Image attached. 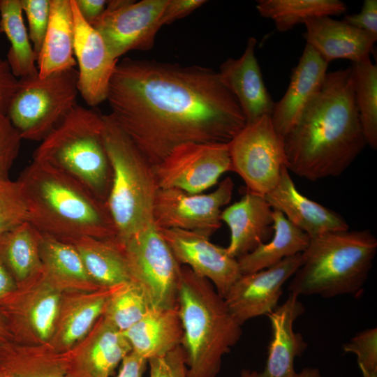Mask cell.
<instances>
[{
  "instance_id": "1",
  "label": "cell",
  "mask_w": 377,
  "mask_h": 377,
  "mask_svg": "<svg viewBox=\"0 0 377 377\" xmlns=\"http://www.w3.org/2000/svg\"><path fill=\"white\" fill-rule=\"evenodd\" d=\"M106 101L152 166L184 143H228L246 124L219 73L198 65L125 58L117 64Z\"/></svg>"
},
{
  "instance_id": "2",
  "label": "cell",
  "mask_w": 377,
  "mask_h": 377,
  "mask_svg": "<svg viewBox=\"0 0 377 377\" xmlns=\"http://www.w3.org/2000/svg\"><path fill=\"white\" fill-rule=\"evenodd\" d=\"M351 67L327 73L294 126L283 138L287 167L310 181L343 173L367 145Z\"/></svg>"
},
{
  "instance_id": "3",
  "label": "cell",
  "mask_w": 377,
  "mask_h": 377,
  "mask_svg": "<svg viewBox=\"0 0 377 377\" xmlns=\"http://www.w3.org/2000/svg\"><path fill=\"white\" fill-rule=\"evenodd\" d=\"M17 180L28 221L41 234L64 242L82 237L116 238L107 204L72 177L33 160Z\"/></svg>"
},
{
  "instance_id": "4",
  "label": "cell",
  "mask_w": 377,
  "mask_h": 377,
  "mask_svg": "<svg viewBox=\"0 0 377 377\" xmlns=\"http://www.w3.org/2000/svg\"><path fill=\"white\" fill-rule=\"evenodd\" d=\"M177 309L188 377H216L222 357L240 339L242 328L207 279L182 266Z\"/></svg>"
},
{
  "instance_id": "5",
  "label": "cell",
  "mask_w": 377,
  "mask_h": 377,
  "mask_svg": "<svg viewBox=\"0 0 377 377\" xmlns=\"http://www.w3.org/2000/svg\"><path fill=\"white\" fill-rule=\"evenodd\" d=\"M376 251L377 239L369 230L312 237L288 290L297 296L324 298L357 295L368 279Z\"/></svg>"
},
{
  "instance_id": "6",
  "label": "cell",
  "mask_w": 377,
  "mask_h": 377,
  "mask_svg": "<svg viewBox=\"0 0 377 377\" xmlns=\"http://www.w3.org/2000/svg\"><path fill=\"white\" fill-rule=\"evenodd\" d=\"M33 160L72 177L106 203L112 171L103 139V114L77 103L42 140Z\"/></svg>"
},
{
  "instance_id": "7",
  "label": "cell",
  "mask_w": 377,
  "mask_h": 377,
  "mask_svg": "<svg viewBox=\"0 0 377 377\" xmlns=\"http://www.w3.org/2000/svg\"><path fill=\"white\" fill-rule=\"evenodd\" d=\"M103 139L112 171L106 202L119 242L154 223L158 185L153 166L112 114H103Z\"/></svg>"
},
{
  "instance_id": "8",
  "label": "cell",
  "mask_w": 377,
  "mask_h": 377,
  "mask_svg": "<svg viewBox=\"0 0 377 377\" xmlns=\"http://www.w3.org/2000/svg\"><path fill=\"white\" fill-rule=\"evenodd\" d=\"M75 68L19 79L7 113L22 140L42 141L77 104Z\"/></svg>"
},
{
  "instance_id": "9",
  "label": "cell",
  "mask_w": 377,
  "mask_h": 377,
  "mask_svg": "<svg viewBox=\"0 0 377 377\" xmlns=\"http://www.w3.org/2000/svg\"><path fill=\"white\" fill-rule=\"evenodd\" d=\"M119 244L126 256L131 281L144 289L152 308H177L182 265L155 225Z\"/></svg>"
},
{
  "instance_id": "10",
  "label": "cell",
  "mask_w": 377,
  "mask_h": 377,
  "mask_svg": "<svg viewBox=\"0 0 377 377\" xmlns=\"http://www.w3.org/2000/svg\"><path fill=\"white\" fill-rule=\"evenodd\" d=\"M228 146L231 171L242 179L248 193L264 197L277 185L287 159L271 116L246 123Z\"/></svg>"
},
{
  "instance_id": "11",
  "label": "cell",
  "mask_w": 377,
  "mask_h": 377,
  "mask_svg": "<svg viewBox=\"0 0 377 377\" xmlns=\"http://www.w3.org/2000/svg\"><path fill=\"white\" fill-rule=\"evenodd\" d=\"M61 292L43 271L23 282L0 300V313L13 341L23 345L48 343L54 327Z\"/></svg>"
},
{
  "instance_id": "12",
  "label": "cell",
  "mask_w": 377,
  "mask_h": 377,
  "mask_svg": "<svg viewBox=\"0 0 377 377\" xmlns=\"http://www.w3.org/2000/svg\"><path fill=\"white\" fill-rule=\"evenodd\" d=\"M153 169L159 188L201 193L231 171L228 143L179 145Z\"/></svg>"
},
{
  "instance_id": "13",
  "label": "cell",
  "mask_w": 377,
  "mask_h": 377,
  "mask_svg": "<svg viewBox=\"0 0 377 377\" xmlns=\"http://www.w3.org/2000/svg\"><path fill=\"white\" fill-rule=\"evenodd\" d=\"M168 0L108 1L91 26L115 59L131 50H149L161 27L160 18Z\"/></svg>"
},
{
  "instance_id": "14",
  "label": "cell",
  "mask_w": 377,
  "mask_h": 377,
  "mask_svg": "<svg viewBox=\"0 0 377 377\" xmlns=\"http://www.w3.org/2000/svg\"><path fill=\"white\" fill-rule=\"evenodd\" d=\"M233 190L230 177L207 194L159 188L154 206V224L158 229L178 228L210 237L221 226V209L230 202Z\"/></svg>"
},
{
  "instance_id": "15",
  "label": "cell",
  "mask_w": 377,
  "mask_h": 377,
  "mask_svg": "<svg viewBox=\"0 0 377 377\" xmlns=\"http://www.w3.org/2000/svg\"><path fill=\"white\" fill-rule=\"evenodd\" d=\"M158 230L179 263L209 280L223 298L242 275L237 259L209 237L178 228Z\"/></svg>"
},
{
  "instance_id": "16",
  "label": "cell",
  "mask_w": 377,
  "mask_h": 377,
  "mask_svg": "<svg viewBox=\"0 0 377 377\" xmlns=\"http://www.w3.org/2000/svg\"><path fill=\"white\" fill-rule=\"evenodd\" d=\"M301 253L287 257L271 267L242 274L233 283L224 300L239 325L277 307L283 283L302 264Z\"/></svg>"
},
{
  "instance_id": "17",
  "label": "cell",
  "mask_w": 377,
  "mask_h": 377,
  "mask_svg": "<svg viewBox=\"0 0 377 377\" xmlns=\"http://www.w3.org/2000/svg\"><path fill=\"white\" fill-rule=\"evenodd\" d=\"M71 1L78 91L89 106L95 107L107 100L110 82L119 60L110 54L100 34L82 18L75 1Z\"/></svg>"
},
{
  "instance_id": "18",
  "label": "cell",
  "mask_w": 377,
  "mask_h": 377,
  "mask_svg": "<svg viewBox=\"0 0 377 377\" xmlns=\"http://www.w3.org/2000/svg\"><path fill=\"white\" fill-rule=\"evenodd\" d=\"M130 352L123 333L101 316L82 339L64 353L66 377H110Z\"/></svg>"
},
{
  "instance_id": "19",
  "label": "cell",
  "mask_w": 377,
  "mask_h": 377,
  "mask_svg": "<svg viewBox=\"0 0 377 377\" xmlns=\"http://www.w3.org/2000/svg\"><path fill=\"white\" fill-rule=\"evenodd\" d=\"M256 44V39L250 37L242 56L227 59L218 72L223 83L238 101L246 123L271 116L274 106L255 55Z\"/></svg>"
},
{
  "instance_id": "20",
  "label": "cell",
  "mask_w": 377,
  "mask_h": 377,
  "mask_svg": "<svg viewBox=\"0 0 377 377\" xmlns=\"http://www.w3.org/2000/svg\"><path fill=\"white\" fill-rule=\"evenodd\" d=\"M264 198L274 210L281 212L310 238L349 229L340 214L302 195L287 167L283 168L277 185Z\"/></svg>"
},
{
  "instance_id": "21",
  "label": "cell",
  "mask_w": 377,
  "mask_h": 377,
  "mask_svg": "<svg viewBox=\"0 0 377 377\" xmlns=\"http://www.w3.org/2000/svg\"><path fill=\"white\" fill-rule=\"evenodd\" d=\"M115 287L62 293L47 344L59 353H66L82 339L103 316Z\"/></svg>"
},
{
  "instance_id": "22",
  "label": "cell",
  "mask_w": 377,
  "mask_h": 377,
  "mask_svg": "<svg viewBox=\"0 0 377 377\" xmlns=\"http://www.w3.org/2000/svg\"><path fill=\"white\" fill-rule=\"evenodd\" d=\"M328 63L309 45L293 68L288 89L271 115L276 131L284 137L294 126L304 108L318 91L327 74Z\"/></svg>"
},
{
  "instance_id": "23",
  "label": "cell",
  "mask_w": 377,
  "mask_h": 377,
  "mask_svg": "<svg viewBox=\"0 0 377 377\" xmlns=\"http://www.w3.org/2000/svg\"><path fill=\"white\" fill-rule=\"evenodd\" d=\"M303 24L304 38L328 64L344 59L352 63L370 58L377 37L329 16L310 18Z\"/></svg>"
},
{
  "instance_id": "24",
  "label": "cell",
  "mask_w": 377,
  "mask_h": 377,
  "mask_svg": "<svg viewBox=\"0 0 377 377\" xmlns=\"http://www.w3.org/2000/svg\"><path fill=\"white\" fill-rule=\"evenodd\" d=\"M273 213L264 197L248 192L222 211L221 221L230 232L228 253L238 259L267 242L273 232Z\"/></svg>"
},
{
  "instance_id": "25",
  "label": "cell",
  "mask_w": 377,
  "mask_h": 377,
  "mask_svg": "<svg viewBox=\"0 0 377 377\" xmlns=\"http://www.w3.org/2000/svg\"><path fill=\"white\" fill-rule=\"evenodd\" d=\"M304 312L298 296L290 293L287 300L266 316L272 337L268 348L266 364L259 377H295L294 361L307 348L300 333L293 330L295 320Z\"/></svg>"
},
{
  "instance_id": "26",
  "label": "cell",
  "mask_w": 377,
  "mask_h": 377,
  "mask_svg": "<svg viewBox=\"0 0 377 377\" xmlns=\"http://www.w3.org/2000/svg\"><path fill=\"white\" fill-rule=\"evenodd\" d=\"M122 333L129 342L131 351L147 361L182 346L184 337L177 307L151 308Z\"/></svg>"
},
{
  "instance_id": "27",
  "label": "cell",
  "mask_w": 377,
  "mask_h": 377,
  "mask_svg": "<svg viewBox=\"0 0 377 377\" xmlns=\"http://www.w3.org/2000/svg\"><path fill=\"white\" fill-rule=\"evenodd\" d=\"M50 16L37 57L38 75L75 68L74 20L71 0H50Z\"/></svg>"
},
{
  "instance_id": "28",
  "label": "cell",
  "mask_w": 377,
  "mask_h": 377,
  "mask_svg": "<svg viewBox=\"0 0 377 377\" xmlns=\"http://www.w3.org/2000/svg\"><path fill=\"white\" fill-rule=\"evenodd\" d=\"M40 256L45 276L60 292L102 288L90 277L77 251L71 244L42 234Z\"/></svg>"
},
{
  "instance_id": "29",
  "label": "cell",
  "mask_w": 377,
  "mask_h": 377,
  "mask_svg": "<svg viewBox=\"0 0 377 377\" xmlns=\"http://www.w3.org/2000/svg\"><path fill=\"white\" fill-rule=\"evenodd\" d=\"M66 242L74 246L89 275L100 287L112 288L131 281L126 256L115 238L82 237Z\"/></svg>"
},
{
  "instance_id": "30",
  "label": "cell",
  "mask_w": 377,
  "mask_h": 377,
  "mask_svg": "<svg viewBox=\"0 0 377 377\" xmlns=\"http://www.w3.org/2000/svg\"><path fill=\"white\" fill-rule=\"evenodd\" d=\"M272 229V239L237 259L242 274L271 267L302 253L309 245L310 237L277 210H274Z\"/></svg>"
},
{
  "instance_id": "31",
  "label": "cell",
  "mask_w": 377,
  "mask_h": 377,
  "mask_svg": "<svg viewBox=\"0 0 377 377\" xmlns=\"http://www.w3.org/2000/svg\"><path fill=\"white\" fill-rule=\"evenodd\" d=\"M41 237L29 221L0 236V262L17 284L43 271L40 256Z\"/></svg>"
},
{
  "instance_id": "32",
  "label": "cell",
  "mask_w": 377,
  "mask_h": 377,
  "mask_svg": "<svg viewBox=\"0 0 377 377\" xmlns=\"http://www.w3.org/2000/svg\"><path fill=\"white\" fill-rule=\"evenodd\" d=\"M0 362L15 377H66L64 353L54 350L47 343L8 342L0 346Z\"/></svg>"
},
{
  "instance_id": "33",
  "label": "cell",
  "mask_w": 377,
  "mask_h": 377,
  "mask_svg": "<svg viewBox=\"0 0 377 377\" xmlns=\"http://www.w3.org/2000/svg\"><path fill=\"white\" fill-rule=\"evenodd\" d=\"M0 28L10 46L6 59L18 79L38 74L37 54L26 28L21 0H0Z\"/></svg>"
},
{
  "instance_id": "34",
  "label": "cell",
  "mask_w": 377,
  "mask_h": 377,
  "mask_svg": "<svg viewBox=\"0 0 377 377\" xmlns=\"http://www.w3.org/2000/svg\"><path fill=\"white\" fill-rule=\"evenodd\" d=\"M256 8L279 32H285L310 18L341 15L347 6L339 0H259Z\"/></svg>"
},
{
  "instance_id": "35",
  "label": "cell",
  "mask_w": 377,
  "mask_h": 377,
  "mask_svg": "<svg viewBox=\"0 0 377 377\" xmlns=\"http://www.w3.org/2000/svg\"><path fill=\"white\" fill-rule=\"evenodd\" d=\"M354 95L362 129L373 149L377 148V66L370 58L352 63Z\"/></svg>"
},
{
  "instance_id": "36",
  "label": "cell",
  "mask_w": 377,
  "mask_h": 377,
  "mask_svg": "<svg viewBox=\"0 0 377 377\" xmlns=\"http://www.w3.org/2000/svg\"><path fill=\"white\" fill-rule=\"evenodd\" d=\"M152 308L144 289L130 281L115 287L103 317L123 332L139 321Z\"/></svg>"
},
{
  "instance_id": "37",
  "label": "cell",
  "mask_w": 377,
  "mask_h": 377,
  "mask_svg": "<svg viewBox=\"0 0 377 377\" xmlns=\"http://www.w3.org/2000/svg\"><path fill=\"white\" fill-rule=\"evenodd\" d=\"M26 221L28 212L18 181L0 178V236Z\"/></svg>"
},
{
  "instance_id": "38",
  "label": "cell",
  "mask_w": 377,
  "mask_h": 377,
  "mask_svg": "<svg viewBox=\"0 0 377 377\" xmlns=\"http://www.w3.org/2000/svg\"><path fill=\"white\" fill-rule=\"evenodd\" d=\"M345 353L357 356L363 377H377V329H366L343 345Z\"/></svg>"
},
{
  "instance_id": "39",
  "label": "cell",
  "mask_w": 377,
  "mask_h": 377,
  "mask_svg": "<svg viewBox=\"0 0 377 377\" xmlns=\"http://www.w3.org/2000/svg\"><path fill=\"white\" fill-rule=\"evenodd\" d=\"M23 14L29 27V36L38 54L48 27L50 16V0H21Z\"/></svg>"
},
{
  "instance_id": "40",
  "label": "cell",
  "mask_w": 377,
  "mask_h": 377,
  "mask_svg": "<svg viewBox=\"0 0 377 377\" xmlns=\"http://www.w3.org/2000/svg\"><path fill=\"white\" fill-rule=\"evenodd\" d=\"M22 139L6 115L0 114V178L9 172L20 150Z\"/></svg>"
},
{
  "instance_id": "41",
  "label": "cell",
  "mask_w": 377,
  "mask_h": 377,
  "mask_svg": "<svg viewBox=\"0 0 377 377\" xmlns=\"http://www.w3.org/2000/svg\"><path fill=\"white\" fill-rule=\"evenodd\" d=\"M150 377H188L186 353L179 346L166 354L149 359Z\"/></svg>"
},
{
  "instance_id": "42",
  "label": "cell",
  "mask_w": 377,
  "mask_h": 377,
  "mask_svg": "<svg viewBox=\"0 0 377 377\" xmlns=\"http://www.w3.org/2000/svg\"><path fill=\"white\" fill-rule=\"evenodd\" d=\"M343 21L377 37V1L364 0L360 13L346 15Z\"/></svg>"
},
{
  "instance_id": "43",
  "label": "cell",
  "mask_w": 377,
  "mask_h": 377,
  "mask_svg": "<svg viewBox=\"0 0 377 377\" xmlns=\"http://www.w3.org/2000/svg\"><path fill=\"white\" fill-rule=\"evenodd\" d=\"M207 3L205 0H168L160 18L162 26L183 18Z\"/></svg>"
},
{
  "instance_id": "44",
  "label": "cell",
  "mask_w": 377,
  "mask_h": 377,
  "mask_svg": "<svg viewBox=\"0 0 377 377\" xmlns=\"http://www.w3.org/2000/svg\"><path fill=\"white\" fill-rule=\"evenodd\" d=\"M18 82L19 79L13 74L6 60L0 59V114L7 116Z\"/></svg>"
},
{
  "instance_id": "45",
  "label": "cell",
  "mask_w": 377,
  "mask_h": 377,
  "mask_svg": "<svg viewBox=\"0 0 377 377\" xmlns=\"http://www.w3.org/2000/svg\"><path fill=\"white\" fill-rule=\"evenodd\" d=\"M76 8L86 22L92 26L101 16L108 1L74 0Z\"/></svg>"
},
{
  "instance_id": "46",
  "label": "cell",
  "mask_w": 377,
  "mask_h": 377,
  "mask_svg": "<svg viewBox=\"0 0 377 377\" xmlns=\"http://www.w3.org/2000/svg\"><path fill=\"white\" fill-rule=\"evenodd\" d=\"M121 365L116 377H142L147 360L130 352L121 362Z\"/></svg>"
},
{
  "instance_id": "47",
  "label": "cell",
  "mask_w": 377,
  "mask_h": 377,
  "mask_svg": "<svg viewBox=\"0 0 377 377\" xmlns=\"http://www.w3.org/2000/svg\"><path fill=\"white\" fill-rule=\"evenodd\" d=\"M16 287V281L0 262V300L10 294Z\"/></svg>"
},
{
  "instance_id": "48",
  "label": "cell",
  "mask_w": 377,
  "mask_h": 377,
  "mask_svg": "<svg viewBox=\"0 0 377 377\" xmlns=\"http://www.w3.org/2000/svg\"><path fill=\"white\" fill-rule=\"evenodd\" d=\"M10 341H13V337L6 320L0 313V346Z\"/></svg>"
},
{
  "instance_id": "49",
  "label": "cell",
  "mask_w": 377,
  "mask_h": 377,
  "mask_svg": "<svg viewBox=\"0 0 377 377\" xmlns=\"http://www.w3.org/2000/svg\"><path fill=\"white\" fill-rule=\"evenodd\" d=\"M295 377H322L318 369L306 367L300 373H297Z\"/></svg>"
},
{
  "instance_id": "50",
  "label": "cell",
  "mask_w": 377,
  "mask_h": 377,
  "mask_svg": "<svg viewBox=\"0 0 377 377\" xmlns=\"http://www.w3.org/2000/svg\"><path fill=\"white\" fill-rule=\"evenodd\" d=\"M0 377H15L12 372L0 362Z\"/></svg>"
},
{
  "instance_id": "51",
  "label": "cell",
  "mask_w": 377,
  "mask_h": 377,
  "mask_svg": "<svg viewBox=\"0 0 377 377\" xmlns=\"http://www.w3.org/2000/svg\"><path fill=\"white\" fill-rule=\"evenodd\" d=\"M239 377H259L258 373L249 369H242L240 372Z\"/></svg>"
},
{
  "instance_id": "52",
  "label": "cell",
  "mask_w": 377,
  "mask_h": 377,
  "mask_svg": "<svg viewBox=\"0 0 377 377\" xmlns=\"http://www.w3.org/2000/svg\"><path fill=\"white\" fill-rule=\"evenodd\" d=\"M1 33V28H0V34Z\"/></svg>"
}]
</instances>
